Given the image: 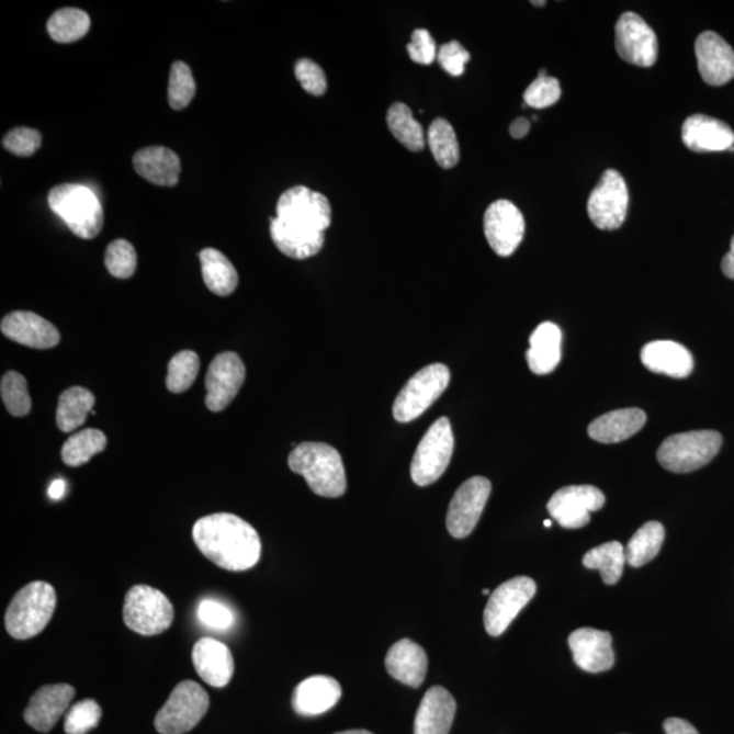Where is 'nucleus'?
<instances>
[{"label": "nucleus", "instance_id": "4468645a", "mask_svg": "<svg viewBox=\"0 0 734 734\" xmlns=\"http://www.w3.org/2000/svg\"><path fill=\"white\" fill-rule=\"evenodd\" d=\"M606 504V495L595 486H567L552 495L549 513L561 527L579 529L588 526L591 511Z\"/></svg>", "mask_w": 734, "mask_h": 734}, {"label": "nucleus", "instance_id": "b1692460", "mask_svg": "<svg viewBox=\"0 0 734 734\" xmlns=\"http://www.w3.org/2000/svg\"><path fill=\"white\" fill-rule=\"evenodd\" d=\"M456 701L447 688L434 686L425 693L415 715L414 734H448L451 731Z\"/></svg>", "mask_w": 734, "mask_h": 734}, {"label": "nucleus", "instance_id": "c9c22d12", "mask_svg": "<svg viewBox=\"0 0 734 734\" xmlns=\"http://www.w3.org/2000/svg\"><path fill=\"white\" fill-rule=\"evenodd\" d=\"M584 566L591 571H600L602 581L614 585L622 578L625 563L624 547L619 542H610L599 545L586 552Z\"/></svg>", "mask_w": 734, "mask_h": 734}, {"label": "nucleus", "instance_id": "c03bdc74", "mask_svg": "<svg viewBox=\"0 0 734 734\" xmlns=\"http://www.w3.org/2000/svg\"><path fill=\"white\" fill-rule=\"evenodd\" d=\"M105 266L111 275L128 279L135 274L138 256L131 242L116 240L110 244L105 253Z\"/></svg>", "mask_w": 734, "mask_h": 734}, {"label": "nucleus", "instance_id": "a878e982", "mask_svg": "<svg viewBox=\"0 0 734 734\" xmlns=\"http://www.w3.org/2000/svg\"><path fill=\"white\" fill-rule=\"evenodd\" d=\"M641 361L651 372L674 379H686L693 370L691 352L670 340L647 343L641 351Z\"/></svg>", "mask_w": 734, "mask_h": 734}, {"label": "nucleus", "instance_id": "864d4df0", "mask_svg": "<svg viewBox=\"0 0 734 734\" xmlns=\"http://www.w3.org/2000/svg\"><path fill=\"white\" fill-rule=\"evenodd\" d=\"M509 131L510 135L513 136L515 139L526 138L529 131H531V122H529L526 117L516 118V121L510 124Z\"/></svg>", "mask_w": 734, "mask_h": 734}, {"label": "nucleus", "instance_id": "7c9ffc66", "mask_svg": "<svg viewBox=\"0 0 734 734\" xmlns=\"http://www.w3.org/2000/svg\"><path fill=\"white\" fill-rule=\"evenodd\" d=\"M271 237L276 248L289 258L304 260L317 255L324 247V233H305L271 219Z\"/></svg>", "mask_w": 734, "mask_h": 734}, {"label": "nucleus", "instance_id": "e433bc0d", "mask_svg": "<svg viewBox=\"0 0 734 734\" xmlns=\"http://www.w3.org/2000/svg\"><path fill=\"white\" fill-rule=\"evenodd\" d=\"M426 140L430 146L432 156L442 169L456 167L460 159V146L453 125L445 118H436L429 127Z\"/></svg>", "mask_w": 734, "mask_h": 734}, {"label": "nucleus", "instance_id": "72a5a7b5", "mask_svg": "<svg viewBox=\"0 0 734 734\" xmlns=\"http://www.w3.org/2000/svg\"><path fill=\"white\" fill-rule=\"evenodd\" d=\"M665 539V528L657 521H648L630 539L624 549L625 562L633 567L645 566L658 555Z\"/></svg>", "mask_w": 734, "mask_h": 734}, {"label": "nucleus", "instance_id": "cd10ccee", "mask_svg": "<svg viewBox=\"0 0 734 734\" xmlns=\"http://www.w3.org/2000/svg\"><path fill=\"white\" fill-rule=\"evenodd\" d=\"M136 173L159 187L179 183L181 162L178 154L163 146L145 147L134 156Z\"/></svg>", "mask_w": 734, "mask_h": 734}, {"label": "nucleus", "instance_id": "4be33fe9", "mask_svg": "<svg viewBox=\"0 0 734 734\" xmlns=\"http://www.w3.org/2000/svg\"><path fill=\"white\" fill-rule=\"evenodd\" d=\"M681 139L696 153L734 150L733 129L719 118L692 115L682 124Z\"/></svg>", "mask_w": 734, "mask_h": 734}, {"label": "nucleus", "instance_id": "6e6552de", "mask_svg": "<svg viewBox=\"0 0 734 734\" xmlns=\"http://www.w3.org/2000/svg\"><path fill=\"white\" fill-rule=\"evenodd\" d=\"M276 218L301 232L324 233L331 225V204L323 193L298 185L279 197Z\"/></svg>", "mask_w": 734, "mask_h": 734}, {"label": "nucleus", "instance_id": "4c0bfd02", "mask_svg": "<svg viewBox=\"0 0 734 734\" xmlns=\"http://www.w3.org/2000/svg\"><path fill=\"white\" fill-rule=\"evenodd\" d=\"M47 30L56 43L78 42L90 30V16L81 9H60L48 20Z\"/></svg>", "mask_w": 734, "mask_h": 734}, {"label": "nucleus", "instance_id": "dca6fc26", "mask_svg": "<svg viewBox=\"0 0 734 734\" xmlns=\"http://www.w3.org/2000/svg\"><path fill=\"white\" fill-rule=\"evenodd\" d=\"M526 233V221L519 207L509 201L489 204L485 214V235L489 247L502 258H508L520 247Z\"/></svg>", "mask_w": 734, "mask_h": 734}, {"label": "nucleus", "instance_id": "3c124183", "mask_svg": "<svg viewBox=\"0 0 734 734\" xmlns=\"http://www.w3.org/2000/svg\"><path fill=\"white\" fill-rule=\"evenodd\" d=\"M409 58L418 65L429 66L437 60L438 49L429 31H414L411 43L407 45Z\"/></svg>", "mask_w": 734, "mask_h": 734}, {"label": "nucleus", "instance_id": "2eb2a0df", "mask_svg": "<svg viewBox=\"0 0 734 734\" xmlns=\"http://www.w3.org/2000/svg\"><path fill=\"white\" fill-rule=\"evenodd\" d=\"M617 53L624 61L639 67H652L658 58L656 33L635 13H624L614 27Z\"/></svg>", "mask_w": 734, "mask_h": 734}, {"label": "nucleus", "instance_id": "6e6d98bb", "mask_svg": "<svg viewBox=\"0 0 734 734\" xmlns=\"http://www.w3.org/2000/svg\"><path fill=\"white\" fill-rule=\"evenodd\" d=\"M66 493V482L63 479H56L50 483L48 495L50 498L58 500L63 498V495Z\"/></svg>", "mask_w": 734, "mask_h": 734}, {"label": "nucleus", "instance_id": "c85d7f7f", "mask_svg": "<svg viewBox=\"0 0 734 734\" xmlns=\"http://www.w3.org/2000/svg\"><path fill=\"white\" fill-rule=\"evenodd\" d=\"M646 424V414L640 408L614 409L589 425L591 440L601 443H618L629 440Z\"/></svg>", "mask_w": 734, "mask_h": 734}, {"label": "nucleus", "instance_id": "f3484780", "mask_svg": "<svg viewBox=\"0 0 734 734\" xmlns=\"http://www.w3.org/2000/svg\"><path fill=\"white\" fill-rule=\"evenodd\" d=\"M247 375V369L236 352L216 355L206 375V406L210 411L221 413L235 400Z\"/></svg>", "mask_w": 734, "mask_h": 734}, {"label": "nucleus", "instance_id": "603ef678", "mask_svg": "<svg viewBox=\"0 0 734 734\" xmlns=\"http://www.w3.org/2000/svg\"><path fill=\"white\" fill-rule=\"evenodd\" d=\"M665 734H699L690 722L681 719H668L664 722Z\"/></svg>", "mask_w": 734, "mask_h": 734}, {"label": "nucleus", "instance_id": "473e14b6", "mask_svg": "<svg viewBox=\"0 0 734 734\" xmlns=\"http://www.w3.org/2000/svg\"><path fill=\"white\" fill-rule=\"evenodd\" d=\"M95 397L82 386H72L59 397L56 424L63 432H71L87 422L88 415L93 413Z\"/></svg>", "mask_w": 734, "mask_h": 734}, {"label": "nucleus", "instance_id": "423d86ee", "mask_svg": "<svg viewBox=\"0 0 734 734\" xmlns=\"http://www.w3.org/2000/svg\"><path fill=\"white\" fill-rule=\"evenodd\" d=\"M123 619L125 625L136 634L158 635L172 625L174 610L161 590L136 585L125 595Z\"/></svg>", "mask_w": 734, "mask_h": 734}, {"label": "nucleus", "instance_id": "bb28decb", "mask_svg": "<svg viewBox=\"0 0 734 734\" xmlns=\"http://www.w3.org/2000/svg\"><path fill=\"white\" fill-rule=\"evenodd\" d=\"M388 674L403 685L418 688L428 674V654L411 640H402L389 648L385 658Z\"/></svg>", "mask_w": 734, "mask_h": 734}, {"label": "nucleus", "instance_id": "7ed1b4c3", "mask_svg": "<svg viewBox=\"0 0 734 734\" xmlns=\"http://www.w3.org/2000/svg\"><path fill=\"white\" fill-rule=\"evenodd\" d=\"M48 204L74 235L92 240L104 225V210L95 192L82 184H61L49 191Z\"/></svg>", "mask_w": 734, "mask_h": 734}, {"label": "nucleus", "instance_id": "09e8293b", "mask_svg": "<svg viewBox=\"0 0 734 734\" xmlns=\"http://www.w3.org/2000/svg\"><path fill=\"white\" fill-rule=\"evenodd\" d=\"M197 617L206 628L214 630H227L235 624V614L215 600H203L199 606Z\"/></svg>", "mask_w": 734, "mask_h": 734}, {"label": "nucleus", "instance_id": "6ab92c4d", "mask_svg": "<svg viewBox=\"0 0 734 734\" xmlns=\"http://www.w3.org/2000/svg\"><path fill=\"white\" fill-rule=\"evenodd\" d=\"M568 646L577 667L585 673L600 674L613 667L612 635L607 631L578 629L568 636Z\"/></svg>", "mask_w": 734, "mask_h": 734}, {"label": "nucleus", "instance_id": "f8f14e48", "mask_svg": "<svg viewBox=\"0 0 734 734\" xmlns=\"http://www.w3.org/2000/svg\"><path fill=\"white\" fill-rule=\"evenodd\" d=\"M538 586L532 578L516 577L499 585L489 596L485 610V628L489 635L499 636L537 595Z\"/></svg>", "mask_w": 734, "mask_h": 734}, {"label": "nucleus", "instance_id": "9b49d317", "mask_svg": "<svg viewBox=\"0 0 734 734\" xmlns=\"http://www.w3.org/2000/svg\"><path fill=\"white\" fill-rule=\"evenodd\" d=\"M629 203V188L623 176L617 170L608 169L590 193L589 218L601 230H617L624 224Z\"/></svg>", "mask_w": 734, "mask_h": 734}, {"label": "nucleus", "instance_id": "052dcab7", "mask_svg": "<svg viewBox=\"0 0 734 734\" xmlns=\"http://www.w3.org/2000/svg\"><path fill=\"white\" fill-rule=\"evenodd\" d=\"M482 594H483V595H489V590H488V589H483V590H482Z\"/></svg>", "mask_w": 734, "mask_h": 734}, {"label": "nucleus", "instance_id": "a211bd4d", "mask_svg": "<svg viewBox=\"0 0 734 734\" xmlns=\"http://www.w3.org/2000/svg\"><path fill=\"white\" fill-rule=\"evenodd\" d=\"M696 55L705 83L722 87L734 79V50L720 34L703 32L697 38Z\"/></svg>", "mask_w": 734, "mask_h": 734}, {"label": "nucleus", "instance_id": "ea45409f", "mask_svg": "<svg viewBox=\"0 0 734 734\" xmlns=\"http://www.w3.org/2000/svg\"><path fill=\"white\" fill-rule=\"evenodd\" d=\"M199 357L193 351H181L172 358L168 366L167 386L173 394H183L191 388L197 377Z\"/></svg>", "mask_w": 734, "mask_h": 734}, {"label": "nucleus", "instance_id": "c756f323", "mask_svg": "<svg viewBox=\"0 0 734 734\" xmlns=\"http://www.w3.org/2000/svg\"><path fill=\"white\" fill-rule=\"evenodd\" d=\"M527 361L534 374L554 372L562 360V331L554 323H543L534 329L529 339Z\"/></svg>", "mask_w": 734, "mask_h": 734}, {"label": "nucleus", "instance_id": "49530a36", "mask_svg": "<svg viewBox=\"0 0 734 734\" xmlns=\"http://www.w3.org/2000/svg\"><path fill=\"white\" fill-rule=\"evenodd\" d=\"M5 150L19 157H31L42 147V134L37 129L19 127L3 138Z\"/></svg>", "mask_w": 734, "mask_h": 734}, {"label": "nucleus", "instance_id": "5fc2aeb1", "mask_svg": "<svg viewBox=\"0 0 734 734\" xmlns=\"http://www.w3.org/2000/svg\"><path fill=\"white\" fill-rule=\"evenodd\" d=\"M722 271L727 278L734 279V236L732 238L731 250L722 259Z\"/></svg>", "mask_w": 734, "mask_h": 734}, {"label": "nucleus", "instance_id": "a19ab883", "mask_svg": "<svg viewBox=\"0 0 734 734\" xmlns=\"http://www.w3.org/2000/svg\"><path fill=\"white\" fill-rule=\"evenodd\" d=\"M0 394L5 409L14 417H25L31 413L32 400L24 375L16 372L5 373L0 384Z\"/></svg>", "mask_w": 734, "mask_h": 734}, {"label": "nucleus", "instance_id": "20e7f679", "mask_svg": "<svg viewBox=\"0 0 734 734\" xmlns=\"http://www.w3.org/2000/svg\"><path fill=\"white\" fill-rule=\"evenodd\" d=\"M56 608V591L47 583L27 584L11 600L4 624L15 640L25 641L47 628Z\"/></svg>", "mask_w": 734, "mask_h": 734}, {"label": "nucleus", "instance_id": "412c9836", "mask_svg": "<svg viewBox=\"0 0 734 734\" xmlns=\"http://www.w3.org/2000/svg\"><path fill=\"white\" fill-rule=\"evenodd\" d=\"M0 329L5 338L32 349H53L60 341L58 328L33 312L10 313L3 318Z\"/></svg>", "mask_w": 734, "mask_h": 734}, {"label": "nucleus", "instance_id": "ddd939ff", "mask_svg": "<svg viewBox=\"0 0 734 734\" xmlns=\"http://www.w3.org/2000/svg\"><path fill=\"white\" fill-rule=\"evenodd\" d=\"M492 494V483L486 477L474 476L461 485L453 495L447 515L448 532L454 539H464L474 532Z\"/></svg>", "mask_w": 734, "mask_h": 734}, {"label": "nucleus", "instance_id": "13d9d810", "mask_svg": "<svg viewBox=\"0 0 734 734\" xmlns=\"http://www.w3.org/2000/svg\"><path fill=\"white\" fill-rule=\"evenodd\" d=\"M551 526H552V521H551V520H545V521H544V527H545V528H550Z\"/></svg>", "mask_w": 734, "mask_h": 734}, {"label": "nucleus", "instance_id": "bf43d9fd", "mask_svg": "<svg viewBox=\"0 0 734 734\" xmlns=\"http://www.w3.org/2000/svg\"><path fill=\"white\" fill-rule=\"evenodd\" d=\"M532 4H533V5H538V8H540V5H544L545 2H532Z\"/></svg>", "mask_w": 734, "mask_h": 734}, {"label": "nucleus", "instance_id": "8fccbe9b", "mask_svg": "<svg viewBox=\"0 0 734 734\" xmlns=\"http://www.w3.org/2000/svg\"><path fill=\"white\" fill-rule=\"evenodd\" d=\"M471 59L468 50L459 42L443 44L438 49L437 60L449 76L461 77L465 71L466 63Z\"/></svg>", "mask_w": 734, "mask_h": 734}, {"label": "nucleus", "instance_id": "79ce46f5", "mask_svg": "<svg viewBox=\"0 0 734 734\" xmlns=\"http://www.w3.org/2000/svg\"><path fill=\"white\" fill-rule=\"evenodd\" d=\"M196 93V83L190 66L184 61L173 63L170 70L168 100L176 111L184 110L191 104Z\"/></svg>", "mask_w": 734, "mask_h": 734}, {"label": "nucleus", "instance_id": "9d476101", "mask_svg": "<svg viewBox=\"0 0 734 734\" xmlns=\"http://www.w3.org/2000/svg\"><path fill=\"white\" fill-rule=\"evenodd\" d=\"M451 372L442 363H434L419 370L404 385L394 404L397 422L408 424L422 415L431 404L447 391Z\"/></svg>", "mask_w": 734, "mask_h": 734}, {"label": "nucleus", "instance_id": "393cba45", "mask_svg": "<svg viewBox=\"0 0 734 734\" xmlns=\"http://www.w3.org/2000/svg\"><path fill=\"white\" fill-rule=\"evenodd\" d=\"M341 698V687L334 677L317 675L301 681L293 693V709L304 716L327 713Z\"/></svg>", "mask_w": 734, "mask_h": 734}, {"label": "nucleus", "instance_id": "39448f33", "mask_svg": "<svg viewBox=\"0 0 734 734\" xmlns=\"http://www.w3.org/2000/svg\"><path fill=\"white\" fill-rule=\"evenodd\" d=\"M722 447V436L714 430L680 432L667 438L657 452L658 463L675 474H688L708 465Z\"/></svg>", "mask_w": 734, "mask_h": 734}, {"label": "nucleus", "instance_id": "0eeeda50", "mask_svg": "<svg viewBox=\"0 0 734 734\" xmlns=\"http://www.w3.org/2000/svg\"><path fill=\"white\" fill-rule=\"evenodd\" d=\"M208 705V693L202 686L191 680L181 681L158 711L154 725L161 734H184L202 721Z\"/></svg>", "mask_w": 734, "mask_h": 734}, {"label": "nucleus", "instance_id": "5701e85b", "mask_svg": "<svg viewBox=\"0 0 734 734\" xmlns=\"http://www.w3.org/2000/svg\"><path fill=\"white\" fill-rule=\"evenodd\" d=\"M192 659L201 679L215 688L226 687L235 675L230 648L219 641L199 640L193 646Z\"/></svg>", "mask_w": 734, "mask_h": 734}, {"label": "nucleus", "instance_id": "58836bf2", "mask_svg": "<svg viewBox=\"0 0 734 734\" xmlns=\"http://www.w3.org/2000/svg\"><path fill=\"white\" fill-rule=\"evenodd\" d=\"M106 448L104 432L84 429L71 436L61 449V459L70 466H81Z\"/></svg>", "mask_w": 734, "mask_h": 734}, {"label": "nucleus", "instance_id": "aec40b11", "mask_svg": "<svg viewBox=\"0 0 734 734\" xmlns=\"http://www.w3.org/2000/svg\"><path fill=\"white\" fill-rule=\"evenodd\" d=\"M76 690L70 685H50L39 688L25 710L24 719L34 731L48 733L60 716L70 709Z\"/></svg>", "mask_w": 734, "mask_h": 734}, {"label": "nucleus", "instance_id": "a18cd8bd", "mask_svg": "<svg viewBox=\"0 0 734 734\" xmlns=\"http://www.w3.org/2000/svg\"><path fill=\"white\" fill-rule=\"evenodd\" d=\"M561 95L562 90L557 79L549 76L538 77L523 93V101L526 105L534 110H544V108L555 105Z\"/></svg>", "mask_w": 734, "mask_h": 734}, {"label": "nucleus", "instance_id": "f704fd0d", "mask_svg": "<svg viewBox=\"0 0 734 734\" xmlns=\"http://www.w3.org/2000/svg\"><path fill=\"white\" fill-rule=\"evenodd\" d=\"M386 123L392 135L411 151H422L426 145V136L422 125L415 121L411 110L403 102L392 105L386 115Z\"/></svg>", "mask_w": 734, "mask_h": 734}, {"label": "nucleus", "instance_id": "2f4dec72", "mask_svg": "<svg viewBox=\"0 0 734 734\" xmlns=\"http://www.w3.org/2000/svg\"><path fill=\"white\" fill-rule=\"evenodd\" d=\"M202 263L204 283L210 292L226 297L237 289L238 274L235 266L219 250L214 248L203 249L199 255Z\"/></svg>", "mask_w": 734, "mask_h": 734}, {"label": "nucleus", "instance_id": "f03ea898", "mask_svg": "<svg viewBox=\"0 0 734 734\" xmlns=\"http://www.w3.org/2000/svg\"><path fill=\"white\" fill-rule=\"evenodd\" d=\"M290 470L305 477L313 493L324 498H339L346 493L343 460L337 449L323 442L300 443L289 456Z\"/></svg>", "mask_w": 734, "mask_h": 734}, {"label": "nucleus", "instance_id": "de8ad7c7", "mask_svg": "<svg viewBox=\"0 0 734 734\" xmlns=\"http://www.w3.org/2000/svg\"><path fill=\"white\" fill-rule=\"evenodd\" d=\"M295 77L301 87L312 95H323L327 92V78L323 68L310 59H301L295 65Z\"/></svg>", "mask_w": 734, "mask_h": 734}, {"label": "nucleus", "instance_id": "37998d69", "mask_svg": "<svg viewBox=\"0 0 734 734\" xmlns=\"http://www.w3.org/2000/svg\"><path fill=\"white\" fill-rule=\"evenodd\" d=\"M101 715L100 704L93 699H84V701L72 704L68 709L65 719V732L67 734H87L99 725Z\"/></svg>", "mask_w": 734, "mask_h": 734}, {"label": "nucleus", "instance_id": "4d7b16f0", "mask_svg": "<svg viewBox=\"0 0 734 734\" xmlns=\"http://www.w3.org/2000/svg\"><path fill=\"white\" fill-rule=\"evenodd\" d=\"M337 734H373L368 731H362V730H357V731H346V732H340Z\"/></svg>", "mask_w": 734, "mask_h": 734}, {"label": "nucleus", "instance_id": "f257e3e1", "mask_svg": "<svg viewBox=\"0 0 734 734\" xmlns=\"http://www.w3.org/2000/svg\"><path fill=\"white\" fill-rule=\"evenodd\" d=\"M192 537L202 554L227 572L249 571L260 561L259 533L235 515L203 517L193 527Z\"/></svg>", "mask_w": 734, "mask_h": 734}, {"label": "nucleus", "instance_id": "1a4fd4ad", "mask_svg": "<svg viewBox=\"0 0 734 734\" xmlns=\"http://www.w3.org/2000/svg\"><path fill=\"white\" fill-rule=\"evenodd\" d=\"M454 449L452 425L448 418L436 420L414 454L411 477L420 487L432 485L445 474Z\"/></svg>", "mask_w": 734, "mask_h": 734}]
</instances>
